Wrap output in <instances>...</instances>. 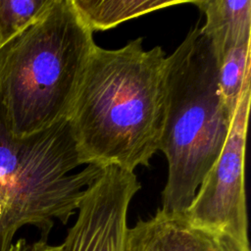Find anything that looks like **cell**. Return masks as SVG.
Here are the masks:
<instances>
[{"label": "cell", "mask_w": 251, "mask_h": 251, "mask_svg": "<svg viewBox=\"0 0 251 251\" xmlns=\"http://www.w3.org/2000/svg\"><path fill=\"white\" fill-rule=\"evenodd\" d=\"M167 56L138 37L119 49L96 45L68 121L81 165L133 172L159 150Z\"/></svg>", "instance_id": "obj_1"}, {"label": "cell", "mask_w": 251, "mask_h": 251, "mask_svg": "<svg viewBox=\"0 0 251 251\" xmlns=\"http://www.w3.org/2000/svg\"><path fill=\"white\" fill-rule=\"evenodd\" d=\"M95 46L72 0H52L0 48V102L16 136L68 120Z\"/></svg>", "instance_id": "obj_2"}, {"label": "cell", "mask_w": 251, "mask_h": 251, "mask_svg": "<svg viewBox=\"0 0 251 251\" xmlns=\"http://www.w3.org/2000/svg\"><path fill=\"white\" fill-rule=\"evenodd\" d=\"M165 114L159 150L168 161L161 210L184 215L220 155L233 115L218 83L217 57L201 27L167 56Z\"/></svg>", "instance_id": "obj_3"}, {"label": "cell", "mask_w": 251, "mask_h": 251, "mask_svg": "<svg viewBox=\"0 0 251 251\" xmlns=\"http://www.w3.org/2000/svg\"><path fill=\"white\" fill-rule=\"evenodd\" d=\"M80 165L68 120L16 136L0 102V251L10 249L25 226H35L47 241L55 220L68 223L104 169L87 165L73 174Z\"/></svg>", "instance_id": "obj_4"}, {"label": "cell", "mask_w": 251, "mask_h": 251, "mask_svg": "<svg viewBox=\"0 0 251 251\" xmlns=\"http://www.w3.org/2000/svg\"><path fill=\"white\" fill-rule=\"evenodd\" d=\"M251 84L244 89L225 145L185 211L187 223L211 236H223L250 251L245 196V148Z\"/></svg>", "instance_id": "obj_5"}, {"label": "cell", "mask_w": 251, "mask_h": 251, "mask_svg": "<svg viewBox=\"0 0 251 251\" xmlns=\"http://www.w3.org/2000/svg\"><path fill=\"white\" fill-rule=\"evenodd\" d=\"M140 187L133 172L105 167L83 191L61 251H127V211Z\"/></svg>", "instance_id": "obj_6"}, {"label": "cell", "mask_w": 251, "mask_h": 251, "mask_svg": "<svg viewBox=\"0 0 251 251\" xmlns=\"http://www.w3.org/2000/svg\"><path fill=\"white\" fill-rule=\"evenodd\" d=\"M127 251H213V237L161 209L128 228Z\"/></svg>", "instance_id": "obj_7"}, {"label": "cell", "mask_w": 251, "mask_h": 251, "mask_svg": "<svg viewBox=\"0 0 251 251\" xmlns=\"http://www.w3.org/2000/svg\"><path fill=\"white\" fill-rule=\"evenodd\" d=\"M206 17L201 30L211 41L217 59L238 45L251 42L250 0L192 1Z\"/></svg>", "instance_id": "obj_8"}, {"label": "cell", "mask_w": 251, "mask_h": 251, "mask_svg": "<svg viewBox=\"0 0 251 251\" xmlns=\"http://www.w3.org/2000/svg\"><path fill=\"white\" fill-rule=\"evenodd\" d=\"M185 2L182 0H72L77 14L92 31L105 30L129 19Z\"/></svg>", "instance_id": "obj_9"}, {"label": "cell", "mask_w": 251, "mask_h": 251, "mask_svg": "<svg viewBox=\"0 0 251 251\" xmlns=\"http://www.w3.org/2000/svg\"><path fill=\"white\" fill-rule=\"evenodd\" d=\"M218 83L224 102L234 115L239 99L251 84V42L238 45L217 59Z\"/></svg>", "instance_id": "obj_10"}, {"label": "cell", "mask_w": 251, "mask_h": 251, "mask_svg": "<svg viewBox=\"0 0 251 251\" xmlns=\"http://www.w3.org/2000/svg\"><path fill=\"white\" fill-rule=\"evenodd\" d=\"M52 0H0L1 47L30 25Z\"/></svg>", "instance_id": "obj_11"}, {"label": "cell", "mask_w": 251, "mask_h": 251, "mask_svg": "<svg viewBox=\"0 0 251 251\" xmlns=\"http://www.w3.org/2000/svg\"><path fill=\"white\" fill-rule=\"evenodd\" d=\"M213 237V251H243L233 241L223 236Z\"/></svg>", "instance_id": "obj_12"}, {"label": "cell", "mask_w": 251, "mask_h": 251, "mask_svg": "<svg viewBox=\"0 0 251 251\" xmlns=\"http://www.w3.org/2000/svg\"><path fill=\"white\" fill-rule=\"evenodd\" d=\"M26 251H61L60 245H50L47 241L39 239L27 247Z\"/></svg>", "instance_id": "obj_13"}, {"label": "cell", "mask_w": 251, "mask_h": 251, "mask_svg": "<svg viewBox=\"0 0 251 251\" xmlns=\"http://www.w3.org/2000/svg\"><path fill=\"white\" fill-rule=\"evenodd\" d=\"M27 246L25 239H19L15 243H13L8 251H26Z\"/></svg>", "instance_id": "obj_14"}, {"label": "cell", "mask_w": 251, "mask_h": 251, "mask_svg": "<svg viewBox=\"0 0 251 251\" xmlns=\"http://www.w3.org/2000/svg\"><path fill=\"white\" fill-rule=\"evenodd\" d=\"M0 48H1V45H0Z\"/></svg>", "instance_id": "obj_15"}]
</instances>
